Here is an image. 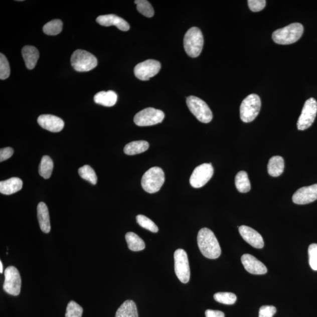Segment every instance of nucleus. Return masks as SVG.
<instances>
[{
  "label": "nucleus",
  "instance_id": "30",
  "mask_svg": "<svg viewBox=\"0 0 317 317\" xmlns=\"http://www.w3.org/2000/svg\"><path fill=\"white\" fill-rule=\"evenodd\" d=\"M79 176L84 180L90 182L92 185L97 184V176H96L94 170L89 165H85L79 169Z\"/></svg>",
  "mask_w": 317,
  "mask_h": 317
},
{
  "label": "nucleus",
  "instance_id": "34",
  "mask_svg": "<svg viewBox=\"0 0 317 317\" xmlns=\"http://www.w3.org/2000/svg\"><path fill=\"white\" fill-rule=\"evenodd\" d=\"M83 308L74 301L68 303L65 317H82Z\"/></svg>",
  "mask_w": 317,
  "mask_h": 317
},
{
  "label": "nucleus",
  "instance_id": "5",
  "mask_svg": "<svg viewBox=\"0 0 317 317\" xmlns=\"http://www.w3.org/2000/svg\"><path fill=\"white\" fill-rule=\"evenodd\" d=\"M261 99L256 94H251L244 99L240 108V118L245 123L253 121L259 113Z\"/></svg>",
  "mask_w": 317,
  "mask_h": 317
},
{
  "label": "nucleus",
  "instance_id": "14",
  "mask_svg": "<svg viewBox=\"0 0 317 317\" xmlns=\"http://www.w3.org/2000/svg\"><path fill=\"white\" fill-rule=\"evenodd\" d=\"M292 201L297 205H306L317 200V184L299 189L292 196Z\"/></svg>",
  "mask_w": 317,
  "mask_h": 317
},
{
  "label": "nucleus",
  "instance_id": "6",
  "mask_svg": "<svg viewBox=\"0 0 317 317\" xmlns=\"http://www.w3.org/2000/svg\"><path fill=\"white\" fill-rule=\"evenodd\" d=\"M72 67L78 72L91 71L98 65L96 58L89 52L82 50H76L71 58Z\"/></svg>",
  "mask_w": 317,
  "mask_h": 317
},
{
  "label": "nucleus",
  "instance_id": "24",
  "mask_svg": "<svg viewBox=\"0 0 317 317\" xmlns=\"http://www.w3.org/2000/svg\"><path fill=\"white\" fill-rule=\"evenodd\" d=\"M115 317H138L135 303L132 300H126L117 310Z\"/></svg>",
  "mask_w": 317,
  "mask_h": 317
},
{
  "label": "nucleus",
  "instance_id": "25",
  "mask_svg": "<svg viewBox=\"0 0 317 317\" xmlns=\"http://www.w3.org/2000/svg\"><path fill=\"white\" fill-rule=\"evenodd\" d=\"M149 147V144L146 141L137 140L127 143L123 150L127 155H135L144 152Z\"/></svg>",
  "mask_w": 317,
  "mask_h": 317
},
{
  "label": "nucleus",
  "instance_id": "29",
  "mask_svg": "<svg viewBox=\"0 0 317 317\" xmlns=\"http://www.w3.org/2000/svg\"><path fill=\"white\" fill-rule=\"evenodd\" d=\"M63 24L60 20H54L48 22L43 27V32L48 36H57L63 30Z\"/></svg>",
  "mask_w": 317,
  "mask_h": 317
},
{
  "label": "nucleus",
  "instance_id": "28",
  "mask_svg": "<svg viewBox=\"0 0 317 317\" xmlns=\"http://www.w3.org/2000/svg\"><path fill=\"white\" fill-rule=\"evenodd\" d=\"M53 168V161L51 158L48 156H44L40 165L39 174L44 179H49L51 177Z\"/></svg>",
  "mask_w": 317,
  "mask_h": 317
},
{
  "label": "nucleus",
  "instance_id": "26",
  "mask_svg": "<svg viewBox=\"0 0 317 317\" xmlns=\"http://www.w3.org/2000/svg\"><path fill=\"white\" fill-rule=\"evenodd\" d=\"M125 239L129 249L133 251H142L145 248V244L136 234L128 232L126 234Z\"/></svg>",
  "mask_w": 317,
  "mask_h": 317
},
{
  "label": "nucleus",
  "instance_id": "39",
  "mask_svg": "<svg viewBox=\"0 0 317 317\" xmlns=\"http://www.w3.org/2000/svg\"><path fill=\"white\" fill-rule=\"evenodd\" d=\"M14 150L11 147L3 148L0 150V162L9 160L13 156Z\"/></svg>",
  "mask_w": 317,
  "mask_h": 317
},
{
  "label": "nucleus",
  "instance_id": "36",
  "mask_svg": "<svg viewBox=\"0 0 317 317\" xmlns=\"http://www.w3.org/2000/svg\"><path fill=\"white\" fill-rule=\"evenodd\" d=\"M309 264L314 271H317V244L312 243L308 247Z\"/></svg>",
  "mask_w": 317,
  "mask_h": 317
},
{
  "label": "nucleus",
  "instance_id": "16",
  "mask_svg": "<svg viewBox=\"0 0 317 317\" xmlns=\"http://www.w3.org/2000/svg\"><path fill=\"white\" fill-rule=\"evenodd\" d=\"M239 231L243 239L251 246L256 249H262L264 247V243L263 237L257 231L244 225L239 227Z\"/></svg>",
  "mask_w": 317,
  "mask_h": 317
},
{
  "label": "nucleus",
  "instance_id": "2",
  "mask_svg": "<svg viewBox=\"0 0 317 317\" xmlns=\"http://www.w3.org/2000/svg\"><path fill=\"white\" fill-rule=\"evenodd\" d=\"M304 32V27L300 23H295L275 31L272 35L274 42L280 45H288L297 42Z\"/></svg>",
  "mask_w": 317,
  "mask_h": 317
},
{
  "label": "nucleus",
  "instance_id": "27",
  "mask_svg": "<svg viewBox=\"0 0 317 317\" xmlns=\"http://www.w3.org/2000/svg\"><path fill=\"white\" fill-rule=\"evenodd\" d=\"M235 185L238 191L240 193H247L250 191V182L246 172L240 171L237 174Z\"/></svg>",
  "mask_w": 317,
  "mask_h": 317
},
{
  "label": "nucleus",
  "instance_id": "33",
  "mask_svg": "<svg viewBox=\"0 0 317 317\" xmlns=\"http://www.w3.org/2000/svg\"><path fill=\"white\" fill-rule=\"evenodd\" d=\"M214 298L216 301L226 305L234 304L237 300L236 295L232 292H218L214 295Z\"/></svg>",
  "mask_w": 317,
  "mask_h": 317
},
{
  "label": "nucleus",
  "instance_id": "4",
  "mask_svg": "<svg viewBox=\"0 0 317 317\" xmlns=\"http://www.w3.org/2000/svg\"><path fill=\"white\" fill-rule=\"evenodd\" d=\"M165 180L164 171L160 167H153L143 175L141 185L144 191L149 194H154L160 191Z\"/></svg>",
  "mask_w": 317,
  "mask_h": 317
},
{
  "label": "nucleus",
  "instance_id": "37",
  "mask_svg": "<svg viewBox=\"0 0 317 317\" xmlns=\"http://www.w3.org/2000/svg\"><path fill=\"white\" fill-rule=\"evenodd\" d=\"M266 5V1L265 0H249L248 5L251 11L253 12H258L263 10Z\"/></svg>",
  "mask_w": 317,
  "mask_h": 317
},
{
  "label": "nucleus",
  "instance_id": "21",
  "mask_svg": "<svg viewBox=\"0 0 317 317\" xmlns=\"http://www.w3.org/2000/svg\"><path fill=\"white\" fill-rule=\"evenodd\" d=\"M22 56L26 66L29 70H33L36 66L40 54L35 47L27 46L22 49Z\"/></svg>",
  "mask_w": 317,
  "mask_h": 317
},
{
  "label": "nucleus",
  "instance_id": "7",
  "mask_svg": "<svg viewBox=\"0 0 317 317\" xmlns=\"http://www.w3.org/2000/svg\"><path fill=\"white\" fill-rule=\"evenodd\" d=\"M187 103L190 111L200 122L208 123L212 121L213 113L207 103L195 96L187 98Z\"/></svg>",
  "mask_w": 317,
  "mask_h": 317
},
{
  "label": "nucleus",
  "instance_id": "15",
  "mask_svg": "<svg viewBox=\"0 0 317 317\" xmlns=\"http://www.w3.org/2000/svg\"><path fill=\"white\" fill-rule=\"evenodd\" d=\"M241 261L245 268V269L249 273L261 275L267 273V268L265 265L252 255L245 254L241 258Z\"/></svg>",
  "mask_w": 317,
  "mask_h": 317
},
{
  "label": "nucleus",
  "instance_id": "18",
  "mask_svg": "<svg viewBox=\"0 0 317 317\" xmlns=\"http://www.w3.org/2000/svg\"><path fill=\"white\" fill-rule=\"evenodd\" d=\"M96 22L105 27L114 26L122 32H127L130 26L126 21L114 15L100 16L96 19Z\"/></svg>",
  "mask_w": 317,
  "mask_h": 317
},
{
  "label": "nucleus",
  "instance_id": "12",
  "mask_svg": "<svg viewBox=\"0 0 317 317\" xmlns=\"http://www.w3.org/2000/svg\"><path fill=\"white\" fill-rule=\"evenodd\" d=\"M214 170L211 164H203L195 169L190 178V184L193 188H201L208 183L213 177Z\"/></svg>",
  "mask_w": 317,
  "mask_h": 317
},
{
  "label": "nucleus",
  "instance_id": "20",
  "mask_svg": "<svg viewBox=\"0 0 317 317\" xmlns=\"http://www.w3.org/2000/svg\"><path fill=\"white\" fill-rule=\"evenodd\" d=\"M23 181L19 178H12L0 182V192L5 195H10L22 190Z\"/></svg>",
  "mask_w": 317,
  "mask_h": 317
},
{
  "label": "nucleus",
  "instance_id": "17",
  "mask_svg": "<svg viewBox=\"0 0 317 317\" xmlns=\"http://www.w3.org/2000/svg\"><path fill=\"white\" fill-rule=\"evenodd\" d=\"M40 126L52 132H59L64 127V120L59 117L52 115H42L37 119Z\"/></svg>",
  "mask_w": 317,
  "mask_h": 317
},
{
  "label": "nucleus",
  "instance_id": "9",
  "mask_svg": "<svg viewBox=\"0 0 317 317\" xmlns=\"http://www.w3.org/2000/svg\"><path fill=\"white\" fill-rule=\"evenodd\" d=\"M176 275L183 283H188L191 277L188 254L184 250L178 249L174 253Z\"/></svg>",
  "mask_w": 317,
  "mask_h": 317
},
{
  "label": "nucleus",
  "instance_id": "8",
  "mask_svg": "<svg viewBox=\"0 0 317 317\" xmlns=\"http://www.w3.org/2000/svg\"><path fill=\"white\" fill-rule=\"evenodd\" d=\"M165 113L160 109L147 108L136 113L134 117V122L139 126L156 125L163 121Z\"/></svg>",
  "mask_w": 317,
  "mask_h": 317
},
{
  "label": "nucleus",
  "instance_id": "31",
  "mask_svg": "<svg viewBox=\"0 0 317 317\" xmlns=\"http://www.w3.org/2000/svg\"><path fill=\"white\" fill-rule=\"evenodd\" d=\"M135 3L137 5V10L144 16L151 18L154 16V10L149 2L146 0H136Z\"/></svg>",
  "mask_w": 317,
  "mask_h": 317
},
{
  "label": "nucleus",
  "instance_id": "32",
  "mask_svg": "<svg viewBox=\"0 0 317 317\" xmlns=\"http://www.w3.org/2000/svg\"><path fill=\"white\" fill-rule=\"evenodd\" d=\"M136 219L137 223L143 228L149 230L153 233H157L158 232V229L156 224L145 216L139 215L136 216Z\"/></svg>",
  "mask_w": 317,
  "mask_h": 317
},
{
  "label": "nucleus",
  "instance_id": "3",
  "mask_svg": "<svg viewBox=\"0 0 317 317\" xmlns=\"http://www.w3.org/2000/svg\"><path fill=\"white\" fill-rule=\"evenodd\" d=\"M184 44L186 53L189 57H199L204 44V39L201 30L197 27H192L189 29L185 34Z\"/></svg>",
  "mask_w": 317,
  "mask_h": 317
},
{
  "label": "nucleus",
  "instance_id": "22",
  "mask_svg": "<svg viewBox=\"0 0 317 317\" xmlns=\"http://www.w3.org/2000/svg\"><path fill=\"white\" fill-rule=\"evenodd\" d=\"M94 99L97 104L111 107L116 104L118 95L112 91H101L95 95Z\"/></svg>",
  "mask_w": 317,
  "mask_h": 317
},
{
  "label": "nucleus",
  "instance_id": "23",
  "mask_svg": "<svg viewBox=\"0 0 317 317\" xmlns=\"http://www.w3.org/2000/svg\"><path fill=\"white\" fill-rule=\"evenodd\" d=\"M268 174L273 177H278L283 173L284 161L283 158L275 156L270 158L267 165Z\"/></svg>",
  "mask_w": 317,
  "mask_h": 317
},
{
  "label": "nucleus",
  "instance_id": "40",
  "mask_svg": "<svg viewBox=\"0 0 317 317\" xmlns=\"http://www.w3.org/2000/svg\"><path fill=\"white\" fill-rule=\"evenodd\" d=\"M206 317H225V315L222 311L218 310L207 309L205 312Z\"/></svg>",
  "mask_w": 317,
  "mask_h": 317
},
{
  "label": "nucleus",
  "instance_id": "10",
  "mask_svg": "<svg viewBox=\"0 0 317 317\" xmlns=\"http://www.w3.org/2000/svg\"><path fill=\"white\" fill-rule=\"evenodd\" d=\"M317 113V102L314 98L306 100L297 122V128L304 130L309 128L314 122Z\"/></svg>",
  "mask_w": 317,
  "mask_h": 317
},
{
  "label": "nucleus",
  "instance_id": "13",
  "mask_svg": "<svg viewBox=\"0 0 317 317\" xmlns=\"http://www.w3.org/2000/svg\"><path fill=\"white\" fill-rule=\"evenodd\" d=\"M161 64L160 62L154 60H148L136 65L134 68V74L141 81H147L160 71Z\"/></svg>",
  "mask_w": 317,
  "mask_h": 317
},
{
  "label": "nucleus",
  "instance_id": "11",
  "mask_svg": "<svg viewBox=\"0 0 317 317\" xmlns=\"http://www.w3.org/2000/svg\"><path fill=\"white\" fill-rule=\"evenodd\" d=\"M5 276L4 290L10 295H19L22 287V278L18 269L14 266L8 267L5 271Z\"/></svg>",
  "mask_w": 317,
  "mask_h": 317
},
{
  "label": "nucleus",
  "instance_id": "38",
  "mask_svg": "<svg viewBox=\"0 0 317 317\" xmlns=\"http://www.w3.org/2000/svg\"><path fill=\"white\" fill-rule=\"evenodd\" d=\"M276 311V308L273 305L262 306L259 310L258 317H273Z\"/></svg>",
  "mask_w": 317,
  "mask_h": 317
},
{
  "label": "nucleus",
  "instance_id": "1",
  "mask_svg": "<svg viewBox=\"0 0 317 317\" xmlns=\"http://www.w3.org/2000/svg\"><path fill=\"white\" fill-rule=\"evenodd\" d=\"M198 244L200 251L206 258L216 259L221 255V248L215 234L211 230L203 228L199 230Z\"/></svg>",
  "mask_w": 317,
  "mask_h": 317
},
{
  "label": "nucleus",
  "instance_id": "35",
  "mask_svg": "<svg viewBox=\"0 0 317 317\" xmlns=\"http://www.w3.org/2000/svg\"><path fill=\"white\" fill-rule=\"evenodd\" d=\"M10 75V67L9 61L4 54L0 55V79L2 80L8 79Z\"/></svg>",
  "mask_w": 317,
  "mask_h": 317
},
{
  "label": "nucleus",
  "instance_id": "41",
  "mask_svg": "<svg viewBox=\"0 0 317 317\" xmlns=\"http://www.w3.org/2000/svg\"><path fill=\"white\" fill-rule=\"evenodd\" d=\"M3 273V265L2 261H0V273Z\"/></svg>",
  "mask_w": 317,
  "mask_h": 317
},
{
  "label": "nucleus",
  "instance_id": "19",
  "mask_svg": "<svg viewBox=\"0 0 317 317\" xmlns=\"http://www.w3.org/2000/svg\"><path fill=\"white\" fill-rule=\"evenodd\" d=\"M37 218L39 220L40 229L45 233L51 231L49 211L44 202H40L37 206Z\"/></svg>",
  "mask_w": 317,
  "mask_h": 317
}]
</instances>
